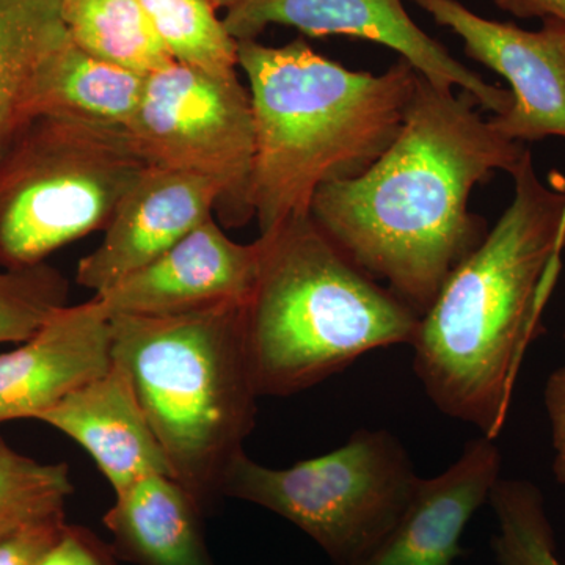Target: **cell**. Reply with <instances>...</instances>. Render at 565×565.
I'll list each match as a JSON object with an SVG mask.
<instances>
[{"label":"cell","instance_id":"6da1fadb","mask_svg":"<svg viewBox=\"0 0 565 565\" xmlns=\"http://www.w3.org/2000/svg\"><path fill=\"white\" fill-rule=\"evenodd\" d=\"M473 96L418 74L388 150L352 180L315 193L313 221L360 267L423 316L452 270L484 241L476 185L511 174L527 148L482 117Z\"/></svg>","mask_w":565,"mask_h":565},{"label":"cell","instance_id":"7a4b0ae2","mask_svg":"<svg viewBox=\"0 0 565 565\" xmlns=\"http://www.w3.org/2000/svg\"><path fill=\"white\" fill-rule=\"evenodd\" d=\"M511 177V204L449 275L411 344L430 403L492 440L508 422L523 356L544 332L565 252L564 178L542 181L530 150Z\"/></svg>","mask_w":565,"mask_h":565},{"label":"cell","instance_id":"3957f363","mask_svg":"<svg viewBox=\"0 0 565 565\" xmlns=\"http://www.w3.org/2000/svg\"><path fill=\"white\" fill-rule=\"evenodd\" d=\"M237 68L255 117L259 236L307 217L319 188L359 177L388 150L419 74L403 58L382 74L349 70L303 39L285 46L237 41Z\"/></svg>","mask_w":565,"mask_h":565},{"label":"cell","instance_id":"277c9868","mask_svg":"<svg viewBox=\"0 0 565 565\" xmlns=\"http://www.w3.org/2000/svg\"><path fill=\"white\" fill-rule=\"evenodd\" d=\"M256 241L245 341L259 396L305 392L366 353L414 341L422 316L353 263L311 215Z\"/></svg>","mask_w":565,"mask_h":565},{"label":"cell","instance_id":"5b68a950","mask_svg":"<svg viewBox=\"0 0 565 565\" xmlns=\"http://www.w3.org/2000/svg\"><path fill=\"white\" fill-rule=\"evenodd\" d=\"M111 359L131 377L173 478L206 512L256 422L245 303L110 315Z\"/></svg>","mask_w":565,"mask_h":565},{"label":"cell","instance_id":"8992f818","mask_svg":"<svg viewBox=\"0 0 565 565\" xmlns=\"http://www.w3.org/2000/svg\"><path fill=\"white\" fill-rule=\"evenodd\" d=\"M148 163L125 129L32 115L0 148V267L46 263L109 225Z\"/></svg>","mask_w":565,"mask_h":565},{"label":"cell","instance_id":"52a82bcc","mask_svg":"<svg viewBox=\"0 0 565 565\" xmlns=\"http://www.w3.org/2000/svg\"><path fill=\"white\" fill-rule=\"evenodd\" d=\"M418 479L396 435L360 429L340 448L288 468L266 467L243 451L223 476L222 497L292 523L334 565H356L396 525Z\"/></svg>","mask_w":565,"mask_h":565},{"label":"cell","instance_id":"ba28073f","mask_svg":"<svg viewBox=\"0 0 565 565\" xmlns=\"http://www.w3.org/2000/svg\"><path fill=\"white\" fill-rule=\"evenodd\" d=\"M126 132L148 166L217 182L215 215L223 228L255 218V117L237 71L217 74L172 62L148 74Z\"/></svg>","mask_w":565,"mask_h":565},{"label":"cell","instance_id":"9c48e42d","mask_svg":"<svg viewBox=\"0 0 565 565\" xmlns=\"http://www.w3.org/2000/svg\"><path fill=\"white\" fill-rule=\"evenodd\" d=\"M236 41L256 40L270 25L308 36H352L396 51L430 84L470 93L484 110H511V90L482 79L427 35L404 9L403 0H241L223 18Z\"/></svg>","mask_w":565,"mask_h":565},{"label":"cell","instance_id":"30bf717a","mask_svg":"<svg viewBox=\"0 0 565 565\" xmlns=\"http://www.w3.org/2000/svg\"><path fill=\"white\" fill-rule=\"evenodd\" d=\"M437 24L462 40L468 57L511 85V110L490 125L505 139H565V24L544 21L541 31L479 17L457 0H414Z\"/></svg>","mask_w":565,"mask_h":565},{"label":"cell","instance_id":"8fae6325","mask_svg":"<svg viewBox=\"0 0 565 565\" xmlns=\"http://www.w3.org/2000/svg\"><path fill=\"white\" fill-rule=\"evenodd\" d=\"M259 245L233 241L207 218L99 297L109 315L172 316L221 303H247L258 275Z\"/></svg>","mask_w":565,"mask_h":565},{"label":"cell","instance_id":"7c38bea8","mask_svg":"<svg viewBox=\"0 0 565 565\" xmlns=\"http://www.w3.org/2000/svg\"><path fill=\"white\" fill-rule=\"evenodd\" d=\"M221 196L210 178L148 166L118 203L102 244L77 264V285L95 294L117 285L215 217Z\"/></svg>","mask_w":565,"mask_h":565},{"label":"cell","instance_id":"4fadbf2b","mask_svg":"<svg viewBox=\"0 0 565 565\" xmlns=\"http://www.w3.org/2000/svg\"><path fill=\"white\" fill-rule=\"evenodd\" d=\"M111 363L110 315L103 300L66 305L29 340L0 353V424L39 419Z\"/></svg>","mask_w":565,"mask_h":565},{"label":"cell","instance_id":"5bb4252c","mask_svg":"<svg viewBox=\"0 0 565 565\" xmlns=\"http://www.w3.org/2000/svg\"><path fill=\"white\" fill-rule=\"evenodd\" d=\"M503 456L494 440L475 438L444 473L419 476L403 515L381 545L356 565H456L460 539L489 503L501 479Z\"/></svg>","mask_w":565,"mask_h":565},{"label":"cell","instance_id":"9a60e30c","mask_svg":"<svg viewBox=\"0 0 565 565\" xmlns=\"http://www.w3.org/2000/svg\"><path fill=\"white\" fill-rule=\"evenodd\" d=\"M36 422L82 446L114 494L147 476H173L131 377L115 362L109 371L71 392Z\"/></svg>","mask_w":565,"mask_h":565},{"label":"cell","instance_id":"2e32d148","mask_svg":"<svg viewBox=\"0 0 565 565\" xmlns=\"http://www.w3.org/2000/svg\"><path fill=\"white\" fill-rule=\"evenodd\" d=\"M203 509L167 475H151L115 494L103 522L117 556L136 565H214Z\"/></svg>","mask_w":565,"mask_h":565},{"label":"cell","instance_id":"e0dca14e","mask_svg":"<svg viewBox=\"0 0 565 565\" xmlns=\"http://www.w3.org/2000/svg\"><path fill=\"white\" fill-rule=\"evenodd\" d=\"M147 76L102 61L68 40L41 66L33 84L29 117L58 114L128 129Z\"/></svg>","mask_w":565,"mask_h":565},{"label":"cell","instance_id":"ac0fdd59","mask_svg":"<svg viewBox=\"0 0 565 565\" xmlns=\"http://www.w3.org/2000/svg\"><path fill=\"white\" fill-rule=\"evenodd\" d=\"M68 40L58 0H0V148L28 120L41 66Z\"/></svg>","mask_w":565,"mask_h":565},{"label":"cell","instance_id":"d6986e66","mask_svg":"<svg viewBox=\"0 0 565 565\" xmlns=\"http://www.w3.org/2000/svg\"><path fill=\"white\" fill-rule=\"evenodd\" d=\"M70 40L122 68L148 74L172 63L139 0H58Z\"/></svg>","mask_w":565,"mask_h":565},{"label":"cell","instance_id":"ffe728a7","mask_svg":"<svg viewBox=\"0 0 565 565\" xmlns=\"http://www.w3.org/2000/svg\"><path fill=\"white\" fill-rule=\"evenodd\" d=\"M173 62L210 73L237 71V41L210 0H139Z\"/></svg>","mask_w":565,"mask_h":565},{"label":"cell","instance_id":"44dd1931","mask_svg":"<svg viewBox=\"0 0 565 565\" xmlns=\"http://www.w3.org/2000/svg\"><path fill=\"white\" fill-rule=\"evenodd\" d=\"M489 504L497 516L492 545L500 565H564L557 556L544 493L537 486L526 479L501 478Z\"/></svg>","mask_w":565,"mask_h":565},{"label":"cell","instance_id":"7402d4cb","mask_svg":"<svg viewBox=\"0 0 565 565\" xmlns=\"http://www.w3.org/2000/svg\"><path fill=\"white\" fill-rule=\"evenodd\" d=\"M73 492L68 465L39 462L0 438V519L24 525L62 519Z\"/></svg>","mask_w":565,"mask_h":565},{"label":"cell","instance_id":"603a6c76","mask_svg":"<svg viewBox=\"0 0 565 565\" xmlns=\"http://www.w3.org/2000/svg\"><path fill=\"white\" fill-rule=\"evenodd\" d=\"M70 282L47 263L0 267V344H20L68 305Z\"/></svg>","mask_w":565,"mask_h":565},{"label":"cell","instance_id":"cb8c5ba5","mask_svg":"<svg viewBox=\"0 0 565 565\" xmlns=\"http://www.w3.org/2000/svg\"><path fill=\"white\" fill-rule=\"evenodd\" d=\"M36 565H118L114 546L82 526H63Z\"/></svg>","mask_w":565,"mask_h":565},{"label":"cell","instance_id":"d4e9b609","mask_svg":"<svg viewBox=\"0 0 565 565\" xmlns=\"http://www.w3.org/2000/svg\"><path fill=\"white\" fill-rule=\"evenodd\" d=\"M66 525L65 516L28 523L0 539V565H36Z\"/></svg>","mask_w":565,"mask_h":565},{"label":"cell","instance_id":"484cf974","mask_svg":"<svg viewBox=\"0 0 565 565\" xmlns=\"http://www.w3.org/2000/svg\"><path fill=\"white\" fill-rule=\"evenodd\" d=\"M544 401L552 424L553 473L559 484L565 486V364L557 367L546 381Z\"/></svg>","mask_w":565,"mask_h":565},{"label":"cell","instance_id":"4316f807","mask_svg":"<svg viewBox=\"0 0 565 565\" xmlns=\"http://www.w3.org/2000/svg\"><path fill=\"white\" fill-rule=\"evenodd\" d=\"M501 10L522 20L541 18L565 24V0H494Z\"/></svg>","mask_w":565,"mask_h":565},{"label":"cell","instance_id":"83f0119b","mask_svg":"<svg viewBox=\"0 0 565 565\" xmlns=\"http://www.w3.org/2000/svg\"><path fill=\"white\" fill-rule=\"evenodd\" d=\"M22 525H24V523L13 522V520L0 519V539H2L3 535L10 534L11 531H14L17 527Z\"/></svg>","mask_w":565,"mask_h":565},{"label":"cell","instance_id":"f1b7e54d","mask_svg":"<svg viewBox=\"0 0 565 565\" xmlns=\"http://www.w3.org/2000/svg\"><path fill=\"white\" fill-rule=\"evenodd\" d=\"M212 6L215 7L217 10H226L233 9L236 3H239L241 0H210Z\"/></svg>","mask_w":565,"mask_h":565},{"label":"cell","instance_id":"f546056e","mask_svg":"<svg viewBox=\"0 0 565 565\" xmlns=\"http://www.w3.org/2000/svg\"><path fill=\"white\" fill-rule=\"evenodd\" d=\"M564 338H565V332H564Z\"/></svg>","mask_w":565,"mask_h":565}]
</instances>
